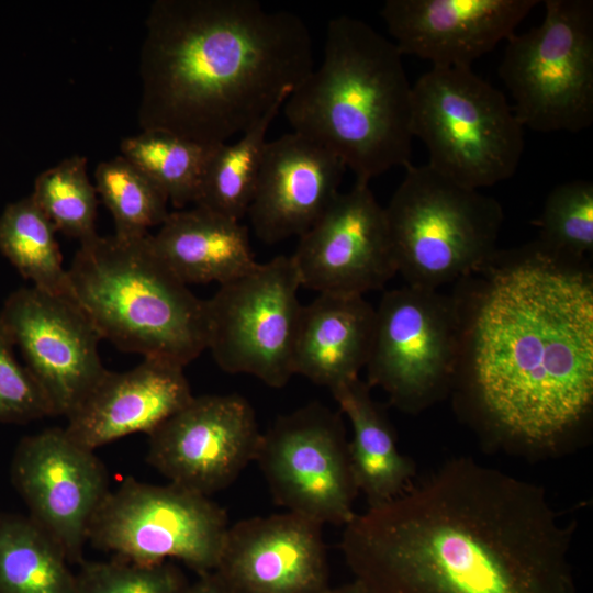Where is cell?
I'll list each match as a JSON object with an SVG mask.
<instances>
[{
	"mask_svg": "<svg viewBox=\"0 0 593 593\" xmlns=\"http://www.w3.org/2000/svg\"><path fill=\"white\" fill-rule=\"evenodd\" d=\"M450 394L485 446L525 459L570 452L593 415V275L538 240L496 250L457 281Z\"/></svg>",
	"mask_w": 593,
	"mask_h": 593,
	"instance_id": "cell-1",
	"label": "cell"
},
{
	"mask_svg": "<svg viewBox=\"0 0 593 593\" xmlns=\"http://www.w3.org/2000/svg\"><path fill=\"white\" fill-rule=\"evenodd\" d=\"M563 521L540 485L459 457L344 526L369 593H580Z\"/></svg>",
	"mask_w": 593,
	"mask_h": 593,
	"instance_id": "cell-2",
	"label": "cell"
},
{
	"mask_svg": "<svg viewBox=\"0 0 593 593\" xmlns=\"http://www.w3.org/2000/svg\"><path fill=\"white\" fill-rule=\"evenodd\" d=\"M145 30L139 126L205 146L249 130L313 70L303 20L256 0H156Z\"/></svg>",
	"mask_w": 593,
	"mask_h": 593,
	"instance_id": "cell-3",
	"label": "cell"
},
{
	"mask_svg": "<svg viewBox=\"0 0 593 593\" xmlns=\"http://www.w3.org/2000/svg\"><path fill=\"white\" fill-rule=\"evenodd\" d=\"M402 56L366 22L334 18L322 64L282 105L293 132L336 155L357 183L411 164L412 86Z\"/></svg>",
	"mask_w": 593,
	"mask_h": 593,
	"instance_id": "cell-4",
	"label": "cell"
},
{
	"mask_svg": "<svg viewBox=\"0 0 593 593\" xmlns=\"http://www.w3.org/2000/svg\"><path fill=\"white\" fill-rule=\"evenodd\" d=\"M68 275L76 302L119 349L182 368L206 349L204 300L163 261L150 234L82 240Z\"/></svg>",
	"mask_w": 593,
	"mask_h": 593,
	"instance_id": "cell-5",
	"label": "cell"
},
{
	"mask_svg": "<svg viewBox=\"0 0 593 593\" xmlns=\"http://www.w3.org/2000/svg\"><path fill=\"white\" fill-rule=\"evenodd\" d=\"M405 170L384 208L396 270L407 286L438 290L495 254L503 209L427 164Z\"/></svg>",
	"mask_w": 593,
	"mask_h": 593,
	"instance_id": "cell-6",
	"label": "cell"
},
{
	"mask_svg": "<svg viewBox=\"0 0 593 593\" xmlns=\"http://www.w3.org/2000/svg\"><path fill=\"white\" fill-rule=\"evenodd\" d=\"M412 133L433 169L479 190L511 178L524 127L505 96L471 68L432 67L412 86Z\"/></svg>",
	"mask_w": 593,
	"mask_h": 593,
	"instance_id": "cell-7",
	"label": "cell"
},
{
	"mask_svg": "<svg viewBox=\"0 0 593 593\" xmlns=\"http://www.w3.org/2000/svg\"><path fill=\"white\" fill-rule=\"evenodd\" d=\"M499 76L524 128L578 133L590 127L593 1L546 0L541 23L507 38Z\"/></svg>",
	"mask_w": 593,
	"mask_h": 593,
	"instance_id": "cell-8",
	"label": "cell"
},
{
	"mask_svg": "<svg viewBox=\"0 0 593 593\" xmlns=\"http://www.w3.org/2000/svg\"><path fill=\"white\" fill-rule=\"evenodd\" d=\"M460 349L457 301L438 290H389L376 309L367 383L391 405L418 414L450 394Z\"/></svg>",
	"mask_w": 593,
	"mask_h": 593,
	"instance_id": "cell-9",
	"label": "cell"
},
{
	"mask_svg": "<svg viewBox=\"0 0 593 593\" xmlns=\"http://www.w3.org/2000/svg\"><path fill=\"white\" fill-rule=\"evenodd\" d=\"M228 526L209 496L126 478L98 507L88 542L142 564L179 560L202 575L215 569Z\"/></svg>",
	"mask_w": 593,
	"mask_h": 593,
	"instance_id": "cell-10",
	"label": "cell"
},
{
	"mask_svg": "<svg viewBox=\"0 0 593 593\" xmlns=\"http://www.w3.org/2000/svg\"><path fill=\"white\" fill-rule=\"evenodd\" d=\"M300 288L291 256L280 255L221 284L204 301L206 349L223 371L276 389L290 381L303 306Z\"/></svg>",
	"mask_w": 593,
	"mask_h": 593,
	"instance_id": "cell-11",
	"label": "cell"
},
{
	"mask_svg": "<svg viewBox=\"0 0 593 593\" xmlns=\"http://www.w3.org/2000/svg\"><path fill=\"white\" fill-rule=\"evenodd\" d=\"M349 440L340 412L312 402L279 416L261 433L255 457L273 501L324 526L357 514Z\"/></svg>",
	"mask_w": 593,
	"mask_h": 593,
	"instance_id": "cell-12",
	"label": "cell"
},
{
	"mask_svg": "<svg viewBox=\"0 0 593 593\" xmlns=\"http://www.w3.org/2000/svg\"><path fill=\"white\" fill-rule=\"evenodd\" d=\"M0 322L54 415L68 417L107 372L102 338L75 299L22 287L5 299Z\"/></svg>",
	"mask_w": 593,
	"mask_h": 593,
	"instance_id": "cell-13",
	"label": "cell"
},
{
	"mask_svg": "<svg viewBox=\"0 0 593 593\" xmlns=\"http://www.w3.org/2000/svg\"><path fill=\"white\" fill-rule=\"evenodd\" d=\"M147 462L174 483L210 496L255 461L261 432L242 395L194 396L148 435Z\"/></svg>",
	"mask_w": 593,
	"mask_h": 593,
	"instance_id": "cell-14",
	"label": "cell"
},
{
	"mask_svg": "<svg viewBox=\"0 0 593 593\" xmlns=\"http://www.w3.org/2000/svg\"><path fill=\"white\" fill-rule=\"evenodd\" d=\"M11 480L30 517L56 542L69 563L83 561L91 521L109 493L105 467L65 428L24 437L11 462Z\"/></svg>",
	"mask_w": 593,
	"mask_h": 593,
	"instance_id": "cell-15",
	"label": "cell"
},
{
	"mask_svg": "<svg viewBox=\"0 0 593 593\" xmlns=\"http://www.w3.org/2000/svg\"><path fill=\"white\" fill-rule=\"evenodd\" d=\"M291 258L301 287L318 293L363 295L398 273L385 210L357 182L299 237Z\"/></svg>",
	"mask_w": 593,
	"mask_h": 593,
	"instance_id": "cell-16",
	"label": "cell"
},
{
	"mask_svg": "<svg viewBox=\"0 0 593 593\" xmlns=\"http://www.w3.org/2000/svg\"><path fill=\"white\" fill-rule=\"evenodd\" d=\"M322 525L294 513L230 525L213 574L226 593H325Z\"/></svg>",
	"mask_w": 593,
	"mask_h": 593,
	"instance_id": "cell-17",
	"label": "cell"
},
{
	"mask_svg": "<svg viewBox=\"0 0 593 593\" xmlns=\"http://www.w3.org/2000/svg\"><path fill=\"white\" fill-rule=\"evenodd\" d=\"M538 0H387L381 16L402 55L471 68L515 33Z\"/></svg>",
	"mask_w": 593,
	"mask_h": 593,
	"instance_id": "cell-18",
	"label": "cell"
},
{
	"mask_svg": "<svg viewBox=\"0 0 593 593\" xmlns=\"http://www.w3.org/2000/svg\"><path fill=\"white\" fill-rule=\"evenodd\" d=\"M345 170L336 155L299 133L267 142L247 212L256 236L266 244L302 236L339 193Z\"/></svg>",
	"mask_w": 593,
	"mask_h": 593,
	"instance_id": "cell-19",
	"label": "cell"
},
{
	"mask_svg": "<svg viewBox=\"0 0 593 593\" xmlns=\"http://www.w3.org/2000/svg\"><path fill=\"white\" fill-rule=\"evenodd\" d=\"M193 398L183 368L156 358L104 376L67 417V435L94 451L135 433L152 434Z\"/></svg>",
	"mask_w": 593,
	"mask_h": 593,
	"instance_id": "cell-20",
	"label": "cell"
},
{
	"mask_svg": "<svg viewBox=\"0 0 593 593\" xmlns=\"http://www.w3.org/2000/svg\"><path fill=\"white\" fill-rule=\"evenodd\" d=\"M376 309L363 295L320 293L302 306L293 371L329 391L359 378L369 359Z\"/></svg>",
	"mask_w": 593,
	"mask_h": 593,
	"instance_id": "cell-21",
	"label": "cell"
},
{
	"mask_svg": "<svg viewBox=\"0 0 593 593\" xmlns=\"http://www.w3.org/2000/svg\"><path fill=\"white\" fill-rule=\"evenodd\" d=\"M150 238L158 256L186 284L221 286L247 275L259 264L247 226L195 205L169 212Z\"/></svg>",
	"mask_w": 593,
	"mask_h": 593,
	"instance_id": "cell-22",
	"label": "cell"
},
{
	"mask_svg": "<svg viewBox=\"0 0 593 593\" xmlns=\"http://www.w3.org/2000/svg\"><path fill=\"white\" fill-rule=\"evenodd\" d=\"M331 392L351 426L349 458L358 492L368 507L395 499L413 484L416 465L400 451L385 411L360 378Z\"/></svg>",
	"mask_w": 593,
	"mask_h": 593,
	"instance_id": "cell-23",
	"label": "cell"
},
{
	"mask_svg": "<svg viewBox=\"0 0 593 593\" xmlns=\"http://www.w3.org/2000/svg\"><path fill=\"white\" fill-rule=\"evenodd\" d=\"M68 564L30 516L0 514V593H76Z\"/></svg>",
	"mask_w": 593,
	"mask_h": 593,
	"instance_id": "cell-24",
	"label": "cell"
},
{
	"mask_svg": "<svg viewBox=\"0 0 593 593\" xmlns=\"http://www.w3.org/2000/svg\"><path fill=\"white\" fill-rule=\"evenodd\" d=\"M56 232L31 195L21 198L0 214V254L32 287L75 299Z\"/></svg>",
	"mask_w": 593,
	"mask_h": 593,
	"instance_id": "cell-25",
	"label": "cell"
},
{
	"mask_svg": "<svg viewBox=\"0 0 593 593\" xmlns=\"http://www.w3.org/2000/svg\"><path fill=\"white\" fill-rule=\"evenodd\" d=\"M284 102L276 104L234 143L214 146L194 201L200 206L240 221L253 201L270 123Z\"/></svg>",
	"mask_w": 593,
	"mask_h": 593,
	"instance_id": "cell-26",
	"label": "cell"
},
{
	"mask_svg": "<svg viewBox=\"0 0 593 593\" xmlns=\"http://www.w3.org/2000/svg\"><path fill=\"white\" fill-rule=\"evenodd\" d=\"M214 146L161 132L125 137L121 155L146 174L177 209L194 203Z\"/></svg>",
	"mask_w": 593,
	"mask_h": 593,
	"instance_id": "cell-27",
	"label": "cell"
},
{
	"mask_svg": "<svg viewBox=\"0 0 593 593\" xmlns=\"http://www.w3.org/2000/svg\"><path fill=\"white\" fill-rule=\"evenodd\" d=\"M96 190L112 214L114 235L138 238L161 225L169 212L163 190L122 155L101 161L94 171Z\"/></svg>",
	"mask_w": 593,
	"mask_h": 593,
	"instance_id": "cell-28",
	"label": "cell"
},
{
	"mask_svg": "<svg viewBox=\"0 0 593 593\" xmlns=\"http://www.w3.org/2000/svg\"><path fill=\"white\" fill-rule=\"evenodd\" d=\"M30 195L57 232L79 242L97 235L99 200L85 156L72 155L41 172Z\"/></svg>",
	"mask_w": 593,
	"mask_h": 593,
	"instance_id": "cell-29",
	"label": "cell"
},
{
	"mask_svg": "<svg viewBox=\"0 0 593 593\" xmlns=\"http://www.w3.org/2000/svg\"><path fill=\"white\" fill-rule=\"evenodd\" d=\"M535 224L538 242L548 250L585 260L593 251V183L574 180L555 187Z\"/></svg>",
	"mask_w": 593,
	"mask_h": 593,
	"instance_id": "cell-30",
	"label": "cell"
},
{
	"mask_svg": "<svg viewBox=\"0 0 593 593\" xmlns=\"http://www.w3.org/2000/svg\"><path fill=\"white\" fill-rule=\"evenodd\" d=\"M76 593H189L184 573L170 561L142 564L113 557L108 561H82Z\"/></svg>",
	"mask_w": 593,
	"mask_h": 593,
	"instance_id": "cell-31",
	"label": "cell"
},
{
	"mask_svg": "<svg viewBox=\"0 0 593 593\" xmlns=\"http://www.w3.org/2000/svg\"><path fill=\"white\" fill-rule=\"evenodd\" d=\"M14 348L0 322V424H25L53 416L45 393L26 366L18 361Z\"/></svg>",
	"mask_w": 593,
	"mask_h": 593,
	"instance_id": "cell-32",
	"label": "cell"
},
{
	"mask_svg": "<svg viewBox=\"0 0 593 593\" xmlns=\"http://www.w3.org/2000/svg\"><path fill=\"white\" fill-rule=\"evenodd\" d=\"M189 593H226L214 574L199 575L198 580L190 585Z\"/></svg>",
	"mask_w": 593,
	"mask_h": 593,
	"instance_id": "cell-33",
	"label": "cell"
},
{
	"mask_svg": "<svg viewBox=\"0 0 593 593\" xmlns=\"http://www.w3.org/2000/svg\"><path fill=\"white\" fill-rule=\"evenodd\" d=\"M325 593H369V591L359 580L354 579L349 583L329 588Z\"/></svg>",
	"mask_w": 593,
	"mask_h": 593,
	"instance_id": "cell-34",
	"label": "cell"
}]
</instances>
